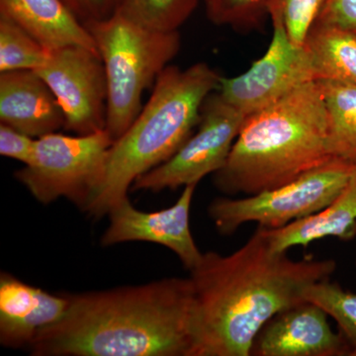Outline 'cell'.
<instances>
[{"label":"cell","mask_w":356,"mask_h":356,"mask_svg":"<svg viewBox=\"0 0 356 356\" xmlns=\"http://www.w3.org/2000/svg\"><path fill=\"white\" fill-rule=\"evenodd\" d=\"M102 58L108 84L106 127L112 139L121 137L143 108L144 91L179 53L178 31L149 29L115 13L88 23Z\"/></svg>","instance_id":"obj_5"},{"label":"cell","mask_w":356,"mask_h":356,"mask_svg":"<svg viewBox=\"0 0 356 356\" xmlns=\"http://www.w3.org/2000/svg\"><path fill=\"white\" fill-rule=\"evenodd\" d=\"M211 22L238 31L259 28L267 15L268 0H203Z\"/></svg>","instance_id":"obj_22"},{"label":"cell","mask_w":356,"mask_h":356,"mask_svg":"<svg viewBox=\"0 0 356 356\" xmlns=\"http://www.w3.org/2000/svg\"><path fill=\"white\" fill-rule=\"evenodd\" d=\"M355 266H356V259H355Z\"/></svg>","instance_id":"obj_28"},{"label":"cell","mask_w":356,"mask_h":356,"mask_svg":"<svg viewBox=\"0 0 356 356\" xmlns=\"http://www.w3.org/2000/svg\"><path fill=\"white\" fill-rule=\"evenodd\" d=\"M199 0H119L116 13L149 29L178 31L189 19Z\"/></svg>","instance_id":"obj_19"},{"label":"cell","mask_w":356,"mask_h":356,"mask_svg":"<svg viewBox=\"0 0 356 356\" xmlns=\"http://www.w3.org/2000/svg\"><path fill=\"white\" fill-rule=\"evenodd\" d=\"M50 53L19 26L0 17V72H36L46 64Z\"/></svg>","instance_id":"obj_21"},{"label":"cell","mask_w":356,"mask_h":356,"mask_svg":"<svg viewBox=\"0 0 356 356\" xmlns=\"http://www.w3.org/2000/svg\"><path fill=\"white\" fill-rule=\"evenodd\" d=\"M316 21L356 33V0H325Z\"/></svg>","instance_id":"obj_25"},{"label":"cell","mask_w":356,"mask_h":356,"mask_svg":"<svg viewBox=\"0 0 356 356\" xmlns=\"http://www.w3.org/2000/svg\"><path fill=\"white\" fill-rule=\"evenodd\" d=\"M267 243L276 254L325 238L350 242L356 238V172L343 191L331 203L310 216L290 222L280 229L264 228Z\"/></svg>","instance_id":"obj_16"},{"label":"cell","mask_w":356,"mask_h":356,"mask_svg":"<svg viewBox=\"0 0 356 356\" xmlns=\"http://www.w3.org/2000/svg\"><path fill=\"white\" fill-rule=\"evenodd\" d=\"M317 79L356 83V33L317 22L307 38Z\"/></svg>","instance_id":"obj_17"},{"label":"cell","mask_w":356,"mask_h":356,"mask_svg":"<svg viewBox=\"0 0 356 356\" xmlns=\"http://www.w3.org/2000/svg\"><path fill=\"white\" fill-rule=\"evenodd\" d=\"M37 139L0 123V154L29 165L34 156Z\"/></svg>","instance_id":"obj_24"},{"label":"cell","mask_w":356,"mask_h":356,"mask_svg":"<svg viewBox=\"0 0 356 356\" xmlns=\"http://www.w3.org/2000/svg\"><path fill=\"white\" fill-rule=\"evenodd\" d=\"M0 123L38 139L65 127L62 106L35 70L0 72Z\"/></svg>","instance_id":"obj_13"},{"label":"cell","mask_w":356,"mask_h":356,"mask_svg":"<svg viewBox=\"0 0 356 356\" xmlns=\"http://www.w3.org/2000/svg\"><path fill=\"white\" fill-rule=\"evenodd\" d=\"M69 305V295L57 296L2 273L0 343L13 348L30 346L41 330L64 318Z\"/></svg>","instance_id":"obj_14"},{"label":"cell","mask_w":356,"mask_h":356,"mask_svg":"<svg viewBox=\"0 0 356 356\" xmlns=\"http://www.w3.org/2000/svg\"><path fill=\"white\" fill-rule=\"evenodd\" d=\"M245 118L217 90L211 93L204 102L195 132L172 158L137 178L131 189L159 192L197 185L225 165Z\"/></svg>","instance_id":"obj_8"},{"label":"cell","mask_w":356,"mask_h":356,"mask_svg":"<svg viewBox=\"0 0 356 356\" xmlns=\"http://www.w3.org/2000/svg\"><path fill=\"white\" fill-rule=\"evenodd\" d=\"M332 259L294 261L269 248L262 227L233 254L203 252L191 270L194 289L191 356H250L276 314L306 301L307 288L330 280Z\"/></svg>","instance_id":"obj_1"},{"label":"cell","mask_w":356,"mask_h":356,"mask_svg":"<svg viewBox=\"0 0 356 356\" xmlns=\"http://www.w3.org/2000/svg\"><path fill=\"white\" fill-rule=\"evenodd\" d=\"M113 142L106 130L88 135L49 134L37 139L31 163L14 177L39 202L65 198L84 211L104 179Z\"/></svg>","instance_id":"obj_7"},{"label":"cell","mask_w":356,"mask_h":356,"mask_svg":"<svg viewBox=\"0 0 356 356\" xmlns=\"http://www.w3.org/2000/svg\"><path fill=\"white\" fill-rule=\"evenodd\" d=\"M280 8L283 24L295 46H305L312 27L317 20L323 0H268Z\"/></svg>","instance_id":"obj_23"},{"label":"cell","mask_w":356,"mask_h":356,"mask_svg":"<svg viewBox=\"0 0 356 356\" xmlns=\"http://www.w3.org/2000/svg\"><path fill=\"white\" fill-rule=\"evenodd\" d=\"M304 299L321 307L337 323L350 356H356V293L325 280L307 288Z\"/></svg>","instance_id":"obj_20"},{"label":"cell","mask_w":356,"mask_h":356,"mask_svg":"<svg viewBox=\"0 0 356 356\" xmlns=\"http://www.w3.org/2000/svg\"><path fill=\"white\" fill-rule=\"evenodd\" d=\"M84 25L109 18L116 13L119 0H63Z\"/></svg>","instance_id":"obj_26"},{"label":"cell","mask_w":356,"mask_h":356,"mask_svg":"<svg viewBox=\"0 0 356 356\" xmlns=\"http://www.w3.org/2000/svg\"><path fill=\"white\" fill-rule=\"evenodd\" d=\"M316 81L324 102L332 156L356 165V83L330 79Z\"/></svg>","instance_id":"obj_18"},{"label":"cell","mask_w":356,"mask_h":356,"mask_svg":"<svg viewBox=\"0 0 356 356\" xmlns=\"http://www.w3.org/2000/svg\"><path fill=\"white\" fill-rule=\"evenodd\" d=\"M323 1L325 2V0H323Z\"/></svg>","instance_id":"obj_27"},{"label":"cell","mask_w":356,"mask_h":356,"mask_svg":"<svg viewBox=\"0 0 356 356\" xmlns=\"http://www.w3.org/2000/svg\"><path fill=\"white\" fill-rule=\"evenodd\" d=\"M332 159L324 102L317 81H309L248 115L226 163L214 173V184L228 196L252 195Z\"/></svg>","instance_id":"obj_3"},{"label":"cell","mask_w":356,"mask_h":356,"mask_svg":"<svg viewBox=\"0 0 356 356\" xmlns=\"http://www.w3.org/2000/svg\"><path fill=\"white\" fill-rule=\"evenodd\" d=\"M267 15L273 34L266 53L252 67L234 77H221L217 92L245 116L278 102L295 88L317 81L310 53L306 46L290 41L280 8L267 4Z\"/></svg>","instance_id":"obj_9"},{"label":"cell","mask_w":356,"mask_h":356,"mask_svg":"<svg viewBox=\"0 0 356 356\" xmlns=\"http://www.w3.org/2000/svg\"><path fill=\"white\" fill-rule=\"evenodd\" d=\"M197 185H187L177 202L156 212L136 209L129 198L115 205L108 216V229L102 243L105 247L127 242H149L172 250L189 271L203 252L199 250L191 229L192 199Z\"/></svg>","instance_id":"obj_11"},{"label":"cell","mask_w":356,"mask_h":356,"mask_svg":"<svg viewBox=\"0 0 356 356\" xmlns=\"http://www.w3.org/2000/svg\"><path fill=\"white\" fill-rule=\"evenodd\" d=\"M62 320L30 344L35 356H191V277L69 295Z\"/></svg>","instance_id":"obj_2"},{"label":"cell","mask_w":356,"mask_h":356,"mask_svg":"<svg viewBox=\"0 0 356 356\" xmlns=\"http://www.w3.org/2000/svg\"><path fill=\"white\" fill-rule=\"evenodd\" d=\"M327 314L304 301L276 314L252 344L254 356H350L348 344L332 331Z\"/></svg>","instance_id":"obj_12"},{"label":"cell","mask_w":356,"mask_h":356,"mask_svg":"<svg viewBox=\"0 0 356 356\" xmlns=\"http://www.w3.org/2000/svg\"><path fill=\"white\" fill-rule=\"evenodd\" d=\"M221 77L206 63L185 70L168 65L132 125L110 147L104 179L84 212L106 216L128 197L137 178L172 158L197 127L204 102Z\"/></svg>","instance_id":"obj_4"},{"label":"cell","mask_w":356,"mask_h":356,"mask_svg":"<svg viewBox=\"0 0 356 356\" xmlns=\"http://www.w3.org/2000/svg\"><path fill=\"white\" fill-rule=\"evenodd\" d=\"M0 17L19 26L47 50L81 46L98 51L88 27L63 0H0Z\"/></svg>","instance_id":"obj_15"},{"label":"cell","mask_w":356,"mask_h":356,"mask_svg":"<svg viewBox=\"0 0 356 356\" xmlns=\"http://www.w3.org/2000/svg\"><path fill=\"white\" fill-rule=\"evenodd\" d=\"M36 72L62 106L65 130L76 135L105 130L108 84L98 51L81 46L51 51L46 64Z\"/></svg>","instance_id":"obj_10"},{"label":"cell","mask_w":356,"mask_h":356,"mask_svg":"<svg viewBox=\"0 0 356 356\" xmlns=\"http://www.w3.org/2000/svg\"><path fill=\"white\" fill-rule=\"evenodd\" d=\"M355 172L356 165L332 159L282 186L243 198L214 199L208 214L222 236L233 235L247 222L266 229L283 228L322 210L343 191Z\"/></svg>","instance_id":"obj_6"}]
</instances>
